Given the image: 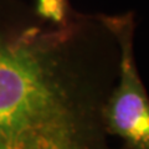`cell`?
I'll use <instances>...</instances> for the list:
<instances>
[{
    "label": "cell",
    "instance_id": "1",
    "mask_svg": "<svg viewBox=\"0 0 149 149\" xmlns=\"http://www.w3.org/2000/svg\"><path fill=\"white\" fill-rule=\"evenodd\" d=\"M119 74L103 14L56 25L22 0H0V149H127L102 108Z\"/></svg>",
    "mask_w": 149,
    "mask_h": 149
},
{
    "label": "cell",
    "instance_id": "2",
    "mask_svg": "<svg viewBox=\"0 0 149 149\" xmlns=\"http://www.w3.org/2000/svg\"><path fill=\"white\" fill-rule=\"evenodd\" d=\"M119 45V74L102 108L106 129L127 149H149V95L134 57V14L104 15Z\"/></svg>",
    "mask_w": 149,
    "mask_h": 149
},
{
    "label": "cell",
    "instance_id": "3",
    "mask_svg": "<svg viewBox=\"0 0 149 149\" xmlns=\"http://www.w3.org/2000/svg\"><path fill=\"white\" fill-rule=\"evenodd\" d=\"M34 9L44 20L56 25L65 24L73 11L68 0H36Z\"/></svg>",
    "mask_w": 149,
    "mask_h": 149
}]
</instances>
